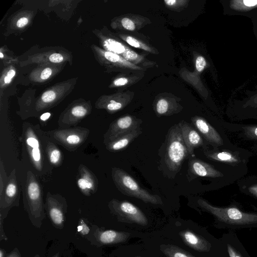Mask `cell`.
Segmentation results:
<instances>
[{"instance_id":"bcb514c9","label":"cell","mask_w":257,"mask_h":257,"mask_svg":"<svg viewBox=\"0 0 257 257\" xmlns=\"http://www.w3.org/2000/svg\"><path fill=\"white\" fill-rule=\"evenodd\" d=\"M33 257H40L39 254H36Z\"/></svg>"},{"instance_id":"484cf974","label":"cell","mask_w":257,"mask_h":257,"mask_svg":"<svg viewBox=\"0 0 257 257\" xmlns=\"http://www.w3.org/2000/svg\"><path fill=\"white\" fill-rule=\"evenodd\" d=\"M90 231V229L83 220L80 219L79 221L77 226V231L81 235H85L87 234Z\"/></svg>"},{"instance_id":"74e56055","label":"cell","mask_w":257,"mask_h":257,"mask_svg":"<svg viewBox=\"0 0 257 257\" xmlns=\"http://www.w3.org/2000/svg\"><path fill=\"white\" fill-rule=\"evenodd\" d=\"M3 222H4V220H2V219H0V233H1V235H0V237H1V240H7L8 239V238L7 237L5 233V232H4V228H3Z\"/></svg>"},{"instance_id":"7c38bea8","label":"cell","mask_w":257,"mask_h":257,"mask_svg":"<svg viewBox=\"0 0 257 257\" xmlns=\"http://www.w3.org/2000/svg\"><path fill=\"white\" fill-rule=\"evenodd\" d=\"M93 235L100 244H112L126 241L130 234L111 229L100 230L97 228L94 232Z\"/></svg>"},{"instance_id":"f1b7e54d","label":"cell","mask_w":257,"mask_h":257,"mask_svg":"<svg viewBox=\"0 0 257 257\" xmlns=\"http://www.w3.org/2000/svg\"><path fill=\"white\" fill-rule=\"evenodd\" d=\"M121 24L124 28L130 31H134L135 29L134 23L127 18H124L121 20Z\"/></svg>"},{"instance_id":"4316f807","label":"cell","mask_w":257,"mask_h":257,"mask_svg":"<svg viewBox=\"0 0 257 257\" xmlns=\"http://www.w3.org/2000/svg\"><path fill=\"white\" fill-rule=\"evenodd\" d=\"M123 106V104L115 100H111L106 105L107 110L110 111H115L120 109Z\"/></svg>"},{"instance_id":"f546056e","label":"cell","mask_w":257,"mask_h":257,"mask_svg":"<svg viewBox=\"0 0 257 257\" xmlns=\"http://www.w3.org/2000/svg\"><path fill=\"white\" fill-rule=\"evenodd\" d=\"M227 248L229 257H242L240 252L236 250L231 244H227Z\"/></svg>"},{"instance_id":"ba28073f","label":"cell","mask_w":257,"mask_h":257,"mask_svg":"<svg viewBox=\"0 0 257 257\" xmlns=\"http://www.w3.org/2000/svg\"><path fill=\"white\" fill-rule=\"evenodd\" d=\"M178 124L189 156L194 157V149L202 146L204 144L203 140L199 132L188 123L183 121Z\"/></svg>"},{"instance_id":"d590c367","label":"cell","mask_w":257,"mask_h":257,"mask_svg":"<svg viewBox=\"0 0 257 257\" xmlns=\"http://www.w3.org/2000/svg\"><path fill=\"white\" fill-rule=\"evenodd\" d=\"M28 23V19L26 17L20 18L17 22V26L19 28L25 27Z\"/></svg>"},{"instance_id":"1f68e13d","label":"cell","mask_w":257,"mask_h":257,"mask_svg":"<svg viewBox=\"0 0 257 257\" xmlns=\"http://www.w3.org/2000/svg\"><path fill=\"white\" fill-rule=\"evenodd\" d=\"M125 41L130 45H131L134 47H135V48H140V43H139V42L136 39H135L131 36L127 37L126 38Z\"/></svg>"},{"instance_id":"e575fe53","label":"cell","mask_w":257,"mask_h":257,"mask_svg":"<svg viewBox=\"0 0 257 257\" xmlns=\"http://www.w3.org/2000/svg\"><path fill=\"white\" fill-rule=\"evenodd\" d=\"M239 3L242 4L243 6H245L248 8L253 7L257 6V0L256 1H250V0H244L242 1H237Z\"/></svg>"},{"instance_id":"4fadbf2b","label":"cell","mask_w":257,"mask_h":257,"mask_svg":"<svg viewBox=\"0 0 257 257\" xmlns=\"http://www.w3.org/2000/svg\"><path fill=\"white\" fill-rule=\"evenodd\" d=\"M180 235L188 246L197 251L206 252L210 249L211 244L209 242L190 230L182 231L180 233Z\"/></svg>"},{"instance_id":"8d00e7d4","label":"cell","mask_w":257,"mask_h":257,"mask_svg":"<svg viewBox=\"0 0 257 257\" xmlns=\"http://www.w3.org/2000/svg\"><path fill=\"white\" fill-rule=\"evenodd\" d=\"M128 80L126 78H119L114 80V84L115 86H122L126 84Z\"/></svg>"},{"instance_id":"6da1fadb","label":"cell","mask_w":257,"mask_h":257,"mask_svg":"<svg viewBox=\"0 0 257 257\" xmlns=\"http://www.w3.org/2000/svg\"><path fill=\"white\" fill-rule=\"evenodd\" d=\"M112 177L118 190L122 194L139 199L145 203L162 204L161 197L141 187L127 172L116 167L112 169Z\"/></svg>"},{"instance_id":"d6986e66","label":"cell","mask_w":257,"mask_h":257,"mask_svg":"<svg viewBox=\"0 0 257 257\" xmlns=\"http://www.w3.org/2000/svg\"><path fill=\"white\" fill-rule=\"evenodd\" d=\"M66 134L67 135L66 136L65 140L61 142H64L65 145L69 147H76L81 143L82 138L79 133L70 131V132H66Z\"/></svg>"},{"instance_id":"f6af8a7d","label":"cell","mask_w":257,"mask_h":257,"mask_svg":"<svg viewBox=\"0 0 257 257\" xmlns=\"http://www.w3.org/2000/svg\"><path fill=\"white\" fill-rule=\"evenodd\" d=\"M0 57L1 58H3L4 57V55H3V54L2 52H0Z\"/></svg>"},{"instance_id":"52a82bcc","label":"cell","mask_w":257,"mask_h":257,"mask_svg":"<svg viewBox=\"0 0 257 257\" xmlns=\"http://www.w3.org/2000/svg\"><path fill=\"white\" fill-rule=\"evenodd\" d=\"M45 209L52 225L56 228L63 229L66 212V205L64 202L59 201L54 197L47 198Z\"/></svg>"},{"instance_id":"30bf717a","label":"cell","mask_w":257,"mask_h":257,"mask_svg":"<svg viewBox=\"0 0 257 257\" xmlns=\"http://www.w3.org/2000/svg\"><path fill=\"white\" fill-rule=\"evenodd\" d=\"M192 123L205 139L215 146L223 145V140L217 131L205 119L200 117H194L192 119Z\"/></svg>"},{"instance_id":"ac0fdd59","label":"cell","mask_w":257,"mask_h":257,"mask_svg":"<svg viewBox=\"0 0 257 257\" xmlns=\"http://www.w3.org/2000/svg\"><path fill=\"white\" fill-rule=\"evenodd\" d=\"M163 251L167 257H195L180 248L174 245L166 246Z\"/></svg>"},{"instance_id":"277c9868","label":"cell","mask_w":257,"mask_h":257,"mask_svg":"<svg viewBox=\"0 0 257 257\" xmlns=\"http://www.w3.org/2000/svg\"><path fill=\"white\" fill-rule=\"evenodd\" d=\"M25 208L32 224L39 228L45 217L40 187L34 178L29 180L27 184Z\"/></svg>"},{"instance_id":"7402d4cb","label":"cell","mask_w":257,"mask_h":257,"mask_svg":"<svg viewBox=\"0 0 257 257\" xmlns=\"http://www.w3.org/2000/svg\"><path fill=\"white\" fill-rule=\"evenodd\" d=\"M87 113L86 109L81 105L73 107L71 111L72 115L76 118H80L84 117Z\"/></svg>"},{"instance_id":"ab89813d","label":"cell","mask_w":257,"mask_h":257,"mask_svg":"<svg viewBox=\"0 0 257 257\" xmlns=\"http://www.w3.org/2000/svg\"><path fill=\"white\" fill-rule=\"evenodd\" d=\"M248 191L252 195L257 197V184L250 186L248 188Z\"/></svg>"},{"instance_id":"83f0119b","label":"cell","mask_w":257,"mask_h":257,"mask_svg":"<svg viewBox=\"0 0 257 257\" xmlns=\"http://www.w3.org/2000/svg\"><path fill=\"white\" fill-rule=\"evenodd\" d=\"M206 62L204 58L202 56H198L196 60L195 66L198 72H201L204 69Z\"/></svg>"},{"instance_id":"2e32d148","label":"cell","mask_w":257,"mask_h":257,"mask_svg":"<svg viewBox=\"0 0 257 257\" xmlns=\"http://www.w3.org/2000/svg\"><path fill=\"white\" fill-rule=\"evenodd\" d=\"M77 182L78 187L85 194H89L88 192L93 191L96 186V181L93 180L92 175L87 172L81 175Z\"/></svg>"},{"instance_id":"4dcf8cb0","label":"cell","mask_w":257,"mask_h":257,"mask_svg":"<svg viewBox=\"0 0 257 257\" xmlns=\"http://www.w3.org/2000/svg\"><path fill=\"white\" fill-rule=\"evenodd\" d=\"M49 60L53 63H59L63 60V57L60 54L54 53L50 56Z\"/></svg>"},{"instance_id":"cb8c5ba5","label":"cell","mask_w":257,"mask_h":257,"mask_svg":"<svg viewBox=\"0 0 257 257\" xmlns=\"http://www.w3.org/2000/svg\"><path fill=\"white\" fill-rule=\"evenodd\" d=\"M244 130L247 137L257 140V125L245 126Z\"/></svg>"},{"instance_id":"f35d334b","label":"cell","mask_w":257,"mask_h":257,"mask_svg":"<svg viewBox=\"0 0 257 257\" xmlns=\"http://www.w3.org/2000/svg\"><path fill=\"white\" fill-rule=\"evenodd\" d=\"M6 257H22L18 248H15Z\"/></svg>"},{"instance_id":"8992f818","label":"cell","mask_w":257,"mask_h":257,"mask_svg":"<svg viewBox=\"0 0 257 257\" xmlns=\"http://www.w3.org/2000/svg\"><path fill=\"white\" fill-rule=\"evenodd\" d=\"M141 123L142 121L140 119L129 115L118 118L110 125L104 135V143L121 135L140 127Z\"/></svg>"},{"instance_id":"5bb4252c","label":"cell","mask_w":257,"mask_h":257,"mask_svg":"<svg viewBox=\"0 0 257 257\" xmlns=\"http://www.w3.org/2000/svg\"><path fill=\"white\" fill-rule=\"evenodd\" d=\"M26 143L32 162L38 169L41 168V154L39 140L31 131L26 135Z\"/></svg>"},{"instance_id":"e0dca14e","label":"cell","mask_w":257,"mask_h":257,"mask_svg":"<svg viewBox=\"0 0 257 257\" xmlns=\"http://www.w3.org/2000/svg\"><path fill=\"white\" fill-rule=\"evenodd\" d=\"M104 45L111 52H114V53L116 54H122V56L128 51L126 50L125 48L122 44L112 39L105 40Z\"/></svg>"},{"instance_id":"ee69618b","label":"cell","mask_w":257,"mask_h":257,"mask_svg":"<svg viewBox=\"0 0 257 257\" xmlns=\"http://www.w3.org/2000/svg\"><path fill=\"white\" fill-rule=\"evenodd\" d=\"M52 257H59V254L58 253L55 254V255H54Z\"/></svg>"},{"instance_id":"7bdbcfd3","label":"cell","mask_w":257,"mask_h":257,"mask_svg":"<svg viewBox=\"0 0 257 257\" xmlns=\"http://www.w3.org/2000/svg\"><path fill=\"white\" fill-rule=\"evenodd\" d=\"M6 251L5 250L2 249V248H0V257H6Z\"/></svg>"},{"instance_id":"d4e9b609","label":"cell","mask_w":257,"mask_h":257,"mask_svg":"<svg viewBox=\"0 0 257 257\" xmlns=\"http://www.w3.org/2000/svg\"><path fill=\"white\" fill-rule=\"evenodd\" d=\"M56 93L52 91L49 90L44 92L41 97L42 101L45 103H50L52 102L56 98Z\"/></svg>"},{"instance_id":"9c48e42d","label":"cell","mask_w":257,"mask_h":257,"mask_svg":"<svg viewBox=\"0 0 257 257\" xmlns=\"http://www.w3.org/2000/svg\"><path fill=\"white\" fill-rule=\"evenodd\" d=\"M188 167V174L192 177L218 178L223 176V174L213 166L195 157L190 158Z\"/></svg>"},{"instance_id":"60d3db41","label":"cell","mask_w":257,"mask_h":257,"mask_svg":"<svg viewBox=\"0 0 257 257\" xmlns=\"http://www.w3.org/2000/svg\"><path fill=\"white\" fill-rule=\"evenodd\" d=\"M51 114L49 112H46L42 114L40 116V119L42 121H46L50 116Z\"/></svg>"},{"instance_id":"8fae6325","label":"cell","mask_w":257,"mask_h":257,"mask_svg":"<svg viewBox=\"0 0 257 257\" xmlns=\"http://www.w3.org/2000/svg\"><path fill=\"white\" fill-rule=\"evenodd\" d=\"M142 133V130L139 127L131 132L121 135L105 143L106 148L112 152L121 151L126 148Z\"/></svg>"},{"instance_id":"3957f363","label":"cell","mask_w":257,"mask_h":257,"mask_svg":"<svg viewBox=\"0 0 257 257\" xmlns=\"http://www.w3.org/2000/svg\"><path fill=\"white\" fill-rule=\"evenodd\" d=\"M197 203L200 207L220 221L236 225L257 223V214L244 212L235 207H216L203 199H199Z\"/></svg>"},{"instance_id":"44dd1931","label":"cell","mask_w":257,"mask_h":257,"mask_svg":"<svg viewBox=\"0 0 257 257\" xmlns=\"http://www.w3.org/2000/svg\"><path fill=\"white\" fill-rule=\"evenodd\" d=\"M49 159L52 164L56 165L59 164L61 159V153L55 147L51 148L48 153Z\"/></svg>"},{"instance_id":"7a4b0ae2","label":"cell","mask_w":257,"mask_h":257,"mask_svg":"<svg viewBox=\"0 0 257 257\" xmlns=\"http://www.w3.org/2000/svg\"><path fill=\"white\" fill-rule=\"evenodd\" d=\"M189 154L178 124L172 126L168 133L165 162L168 169L178 171Z\"/></svg>"},{"instance_id":"b9f144b4","label":"cell","mask_w":257,"mask_h":257,"mask_svg":"<svg viewBox=\"0 0 257 257\" xmlns=\"http://www.w3.org/2000/svg\"><path fill=\"white\" fill-rule=\"evenodd\" d=\"M164 2L169 6H172L174 5L177 2V1L176 0H165L164 1Z\"/></svg>"},{"instance_id":"836d02e7","label":"cell","mask_w":257,"mask_h":257,"mask_svg":"<svg viewBox=\"0 0 257 257\" xmlns=\"http://www.w3.org/2000/svg\"><path fill=\"white\" fill-rule=\"evenodd\" d=\"M16 74V71L14 69L10 70L4 78V82L6 84H9L11 81V79Z\"/></svg>"},{"instance_id":"603a6c76","label":"cell","mask_w":257,"mask_h":257,"mask_svg":"<svg viewBox=\"0 0 257 257\" xmlns=\"http://www.w3.org/2000/svg\"><path fill=\"white\" fill-rule=\"evenodd\" d=\"M104 56L107 60L111 62H124L123 59L119 55L111 52H104Z\"/></svg>"},{"instance_id":"ffe728a7","label":"cell","mask_w":257,"mask_h":257,"mask_svg":"<svg viewBox=\"0 0 257 257\" xmlns=\"http://www.w3.org/2000/svg\"><path fill=\"white\" fill-rule=\"evenodd\" d=\"M170 110L169 104L165 99H160L156 104V110L158 114L163 115L168 114Z\"/></svg>"},{"instance_id":"d6a6232c","label":"cell","mask_w":257,"mask_h":257,"mask_svg":"<svg viewBox=\"0 0 257 257\" xmlns=\"http://www.w3.org/2000/svg\"><path fill=\"white\" fill-rule=\"evenodd\" d=\"M52 70L50 68H46L42 72L40 77L42 80H46L51 75Z\"/></svg>"},{"instance_id":"9a60e30c","label":"cell","mask_w":257,"mask_h":257,"mask_svg":"<svg viewBox=\"0 0 257 257\" xmlns=\"http://www.w3.org/2000/svg\"><path fill=\"white\" fill-rule=\"evenodd\" d=\"M205 155L210 160L228 164H237L238 159L233 154L226 151H212L204 150Z\"/></svg>"},{"instance_id":"5b68a950","label":"cell","mask_w":257,"mask_h":257,"mask_svg":"<svg viewBox=\"0 0 257 257\" xmlns=\"http://www.w3.org/2000/svg\"><path fill=\"white\" fill-rule=\"evenodd\" d=\"M108 206L111 211L119 217L140 225H145L148 223L144 213L131 202L114 199L109 203Z\"/></svg>"}]
</instances>
